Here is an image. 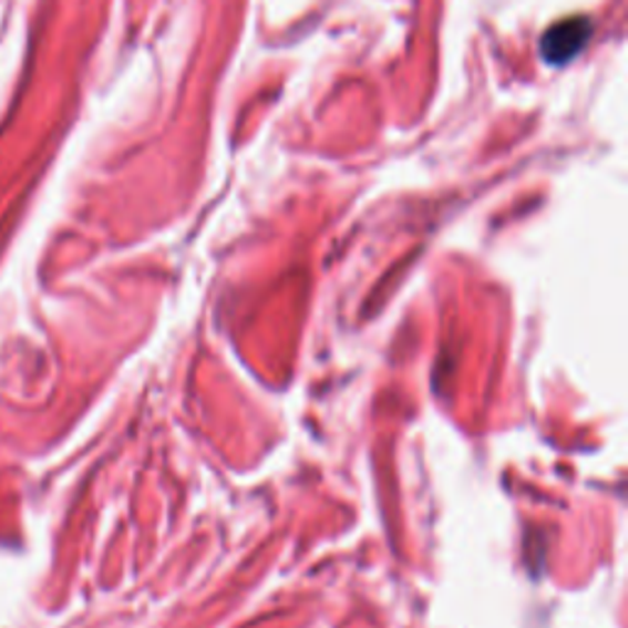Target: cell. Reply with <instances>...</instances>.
<instances>
[{
    "mask_svg": "<svg viewBox=\"0 0 628 628\" xmlns=\"http://www.w3.org/2000/svg\"><path fill=\"white\" fill-rule=\"evenodd\" d=\"M591 22L587 18L563 20L545 32L541 40V54L547 64H565L587 48Z\"/></svg>",
    "mask_w": 628,
    "mask_h": 628,
    "instance_id": "6da1fadb",
    "label": "cell"
}]
</instances>
